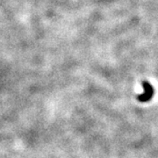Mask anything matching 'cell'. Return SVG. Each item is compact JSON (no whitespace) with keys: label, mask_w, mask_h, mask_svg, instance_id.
Here are the masks:
<instances>
[{"label":"cell","mask_w":158,"mask_h":158,"mask_svg":"<svg viewBox=\"0 0 158 158\" xmlns=\"http://www.w3.org/2000/svg\"><path fill=\"white\" fill-rule=\"evenodd\" d=\"M142 86L144 89V92L142 94H139L137 96V99L138 101L141 102V103H145V102L149 101L154 96V88L153 86L147 81H143L142 82Z\"/></svg>","instance_id":"1"}]
</instances>
